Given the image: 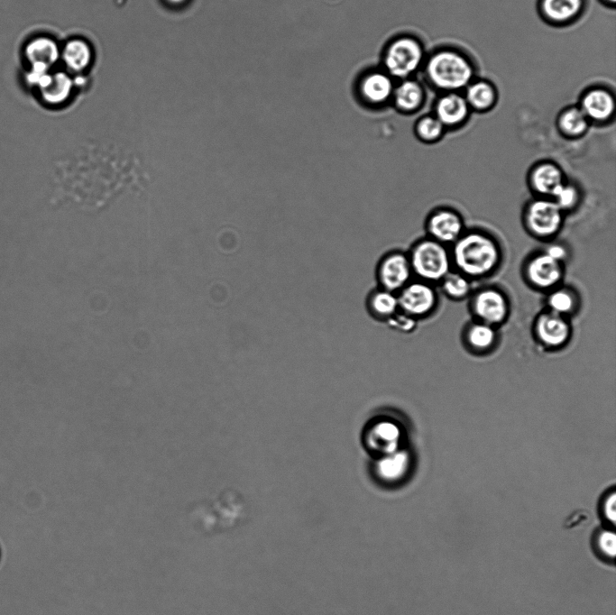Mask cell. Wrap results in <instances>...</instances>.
I'll return each instance as SVG.
<instances>
[{"label":"cell","mask_w":616,"mask_h":615,"mask_svg":"<svg viewBox=\"0 0 616 615\" xmlns=\"http://www.w3.org/2000/svg\"><path fill=\"white\" fill-rule=\"evenodd\" d=\"M425 75L428 83L441 93L462 92L476 78V66L464 50L442 46L426 60Z\"/></svg>","instance_id":"cell-1"},{"label":"cell","mask_w":616,"mask_h":615,"mask_svg":"<svg viewBox=\"0 0 616 615\" xmlns=\"http://www.w3.org/2000/svg\"><path fill=\"white\" fill-rule=\"evenodd\" d=\"M462 274L483 277L491 273L501 261L495 240L481 232L463 234L455 243L451 256Z\"/></svg>","instance_id":"cell-2"},{"label":"cell","mask_w":616,"mask_h":615,"mask_svg":"<svg viewBox=\"0 0 616 615\" xmlns=\"http://www.w3.org/2000/svg\"><path fill=\"white\" fill-rule=\"evenodd\" d=\"M408 252L413 276L433 283L441 281L451 271V255L443 243L423 238L411 246Z\"/></svg>","instance_id":"cell-3"},{"label":"cell","mask_w":616,"mask_h":615,"mask_svg":"<svg viewBox=\"0 0 616 615\" xmlns=\"http://www.w3.org/2000/svg\"><path fill=\"white\" fill-rule=\"evenodd\" d=\"M60 43L51 35L28 37L21 48L22 73L44 74L60 66Z\"/></svg>","instance_id":"cell-4"},{"label":"cell","mask_w":616,"mask_h":615,"mask_svg":"<svg viewBox=\"0 0 616 615\" xmlns=\"http://www.w3.org/2000/svg\"><path fill=\"white\" fill-rule=\"evenodd\" d=\"M76 90L73 76L61 67L43 74L31 89L37 100L50 109L65 107Z\"/></svg>","instance_id":"cell-5"},{"label":"cell","mask_w":616,"mask_h":615,"mask_svg":"<svg viewBox=\"0 0 616 615\" xmlns=\"http://www.w3.org/2000/svg\"><path fill=\"white\" fill-rule=\"evenodd\" d=\"M375 279L378 287L398 293L413 279L408 252L400 249L384 252L376 264Z\"/></svg>","instance_id":"cell-6"},{"label":"cell","mask_w":616,"mask_h":615,"mask_svg":"<svg viewBox=\"0 0 616 615\" xmlns=\"http://www.w3.org/2000/svg\"><path fill=\"white\" fill-rule=\"evenodd\" d=\"M424 57V49L418 40L403 37L395 41L388 49L385 65L393 76L406 78L420 67Z\"/></svg>","instance_id":"cell-7"},{"label":"cell","mask_w":616,"mask_h":615,"mask_svg":"<svg viewBox=\"0 0 616 615\" xmlns=\"http://www.w3.org/2000/svg\"><path fill=\"white\" fill-rule=\"evenodd\" d=\"M578 106L590 123L603 124L614 116L616 99L610 87L594 85L582 93Z\"/></svg>","instance_id":"cell-8"},{"label":"cell","mask_w":616,"mask_h":615,"mask_svg":"<svg viewBox=\"0 0 616 615\" xmlns=\"http://www.w3.org/2000/svg\"><path fill=\"white\" fill-rule=\"evenodd\" d=\"M562 210L551 199H536L526 211L529 230L538 236L548 237L556 234L562 225Z\"/></svg>","instance_id":"cell-9"},{"label":"cell","mask_w":616,"mask_h":615,"mask_svg":"<svg viewBox=\"0 0 616 615\" xmlns=\"http://www.w3.org/2000/svg\"><path fill=\"white\" fill-rule=\"evenodd\" d=\"M399 308L409 315L421 316L436 305L437 294L431 283L412 279L398 293Z\"/></svg>","instance_id":"cell-10"},{"label":"cell","mask_w":616,"mask_h":615,"mask_svg":"<svg viewBox=\"0 0 616 615\" xmlns=\"http://www.w3.org/2000/svg\"><path fill=\"white\" fill-rule=\"evenodd\" d=\"M90 42L81 37H71L60 43V65L72 76L86 75L94 61Z\"/></svg>","instance_id":"cell-11"},{"label":"cell","mask_w":616,"mask_h":615,"mask_svg":"<svg viewBox=\"0 0 616 615\" xmlns=\"http://www.w3.org/2000/svg\"><path fill=\"white\" fill-rule=\"evenodd\" d=\"M586 0H538L542 19L554 26H565L577 21L586 8Z\"/></svg>","instance_id":"cell-12"},{"label":"cell","mask_w":616,"mask_h":615,"mask_svg":"<svg viewBox=\"0 0 616 615\" xmlns=\"http://www.w3.org/2000/svg\"><path fill=\"white\" fill-rule=\"evenodd\" d=\"M429 237L445 244L455 243L462 234L464 223L461 216L450 209H437L427 220Z\"/></svg>","instance_id":"cell-13"},{"label":"cell","mask_w":616,"mask_h":615,"mask_svg":"<svg viewBox=\"0 0 616 615\" xmlns=\"http://www.w3.org/2000/svg\"><path fill=\"white\" fill-rule=\"evenodd\" d=\"M469 107L462 92H445L436 100L434 115L446 127L455 128L468 118Z\"/></svg>","instance_id":"cell-14"},{"label":"cell","mask_w":616,"mask_h":615,"mask_svg":"<svg viewBox=\"0 0 616 615\" xmlns=\"http://www.w3.org/2000/svg\"><path fill=\"white\" fill-rule=\"evenodd\" d=\"M526 272L533 285L539 289H549L562 278L561 262L542 252L530 259Z\"/></svg>","instance_id":"cell-15"},{"label":"cell","mask_w":616,"mask_h":615,"mask_svg":"<svg viewBox=\"0 0 616 615\" xmlns=\"http://www.w3.org/2000/svg\"><path fill=\"white\" fill-rule=\"evenodd\" d=\"M473 307L476 314L488 323L502 321L508 312L505 296L500 290L492 288L480 290L475 295Z\"/></svg>","instance_id":"cell-16"},{"label":"cell","mask_w":616,"mask_h":615,"mask_svg":"<svg viewBox=\"0 0 616 615\" xmlns=\"http://www.w3.org/2000/svg\"><path fill=\"white\" fill-rule=\"evenodd\" d=\"M400 436V427L393 422L384 420L370 428L366 439L372 451L385 455L398 450Z\"/></svg>","instance_id":"cell-17"},{"label":"cell","mask_w":616,"mask_h":615,"mask_svg":"<svg viewBox=\"0 0 616 615\" xmlns=\"http://www.w3.org/2000/svg\"><path fill=\"white\" fill-rule=\"evenodd\" d=\"M464 96L471 108L477 112L492 109L498 100L495 86L489 80L476 78L464 89Z\"/></svg>","instance_id":"cell-18"},{"label":"cell","mask_w":616,"mask_h":615,"mask_svg":"<svg viewBox=\"0 0 616 615\" xmlns=\"http://www.w3.org/2000/svg\"><path fill=\"white\" fill-rule=\"evenodd\" d=\"M538 337L549 346L563 344L569 335L567 323L556 313H547L539 317L537 322Z\"/></svg>","instance_id":"cell-19"},{"label":"cell","mask_w":616,"mask_h":615,"mask_svg":"<svg viewBox=\"0 0 616 615\" xmlns=\"http://www.w3.org/2000/svg\"><path fill=\"white\" fill-rule=\"evenodd\" d=\"M409 467V456L405 451L396 450L383 455L377 463L376 472L385 482L394 483L401 480Z\"/></svg>","instance_id":"cell-20"},{"label":"cell","mask_w":616,"mask_h":615,"mask_svg":"<svg viewBox=\"0 0 616 615\" xmlns=\"http://www.w3.org/2000/svg\"><path fill=\"white\" fill-rule=\"evenodd\" d=\"M530 182L538 193L551 197L554 191L564 183L563 172L556 164L543 162L533 169Z\"/></svg>","instance_id":"cell-21"},{"label":"cell","mask_w":616,"mask_h":615,"mask_svg":"<svg viewBox=\"0 0 616 615\" xmlns=\"http://www.w3.org/2000/svg\"><path fill=\"white\" fill-rule=\"evenodd\" d=\"M557 124L565 135L579 137L587 131L590 122L578 106H572L559 114Z\"/></svg>","instance_id":"cell-22"},{"label":"cell","mask_w":616,"mask_h":615,"mask_svg":"<svg viewBox=\"0 0 616 615\" xmlns=\"http://www.w3.org/2000/svg\"><path fill=\"white\" fill-rule=\"evenodd\" d=\"M424 96V89L418 82L406 80L395 91V103L402 111L412 112L421 106Z\"/></svg>","instance_id":"cell-23"},{"label":"cell","mask_w":616,"mask_h":615,"mask_svg":"<svg viewBox=\"0 0 616 615\" xmlns=\"http://www.w3.org/2000/svg\"><path fill=\"white\" fill-rule=\"evenodd\" d=\"M367 305L370 311L375 316L389 317L399 308L397 293L377 286L369 293Z\"/></svg>","instance_id":"cell-24"},{"label":"cell","mask_w":616,"mask_h":615,"mask_svg":"<svg viewBox=\"0 0 616 615\" xmlns=\"http://www.w3.org/2000/svg\"><path fill=\"white\" fill-rule=\"evenodd\" d=\"M392 84L384 74L372 73L362 83V93L365 99L372 104L384 102L391 93Z\"/></svg>","instance_id":"cell-25"},{"label":"cell","mask_w":616,"mask_h":615,"mask_svg":"<svg viewBox=\"0 0 616 615\" xmlns=\"http://www.w3.org/2000/svg\"><path fill=\"white\" fill-rule=\"evenodd\" d=\"M593 550L606 563L614 564L616 555V534L614 528L603 526L597 528L592 537Z\"/></svg>","instance_id":"cell-26"},{"label":"cell","mask_w":616,"mask_h":615,"mask_svg":"<svg viewBox=\"0 0 616 615\" xmlns=\"http://www.w3.org/2000/svg\"><path fill=\"white\" fill-rule=\"evenodd\" d=\"M445 129L442 123L434 115H425L417 122L415 132L421 141L431 142L439 139Z\"/></svg>","instance_id":"cell-27"},{"label":"cell","mask_w":616,"mask_h":615,"mask_svg":"<svg viewBox=\"0 0 616 615\" xmlns=\"http://www.w3.org/2000/svg\"><path fill=\"white\" fill-rule=\"evenodd\" d=\"M441 282L443 283L445 292L455 298L465 297L471 289L468 278L461 272L450 271Z\"/></svg>","instance_id":"cell-28"},{"label":"cell","mask_w":616,"mask_h":615,"mask_svg":"<svg viewBox=\"0 0 616 615\" xmlns=\"http://www.w3.org/2000/svg\"><path fill=\"white\" fill-rule=\"evenodd\" d=\"M551 197L562 211L569 210L577 203L579 193L575 186L564 182L554 191Z\"/></svg>","instance_id":"cell-29"},{"label":"cell","mask_w":616,"mask_h":615,"mask_svg":"<svg viewBox=\"0 0 616 615\" xmlns=\"http://www.w3.org/2000/svg\"><path fill=\"white\" fill-rule=\"evenodd\" d=\"M548 306L557 315L572 311L575 307V297L571 291L560 289L553 291L548 297Z\"/></svg>","instance_id":"cell-30"},{"label":"cell","mask_w":616,"mask_h":615,"mask_svg":"<svg viewBox=\"0 0 616 615\" xmlns=\"http://www.w3.org/2000/svg\"><path fill=\"white\" fill-rule=\"evenodd\" d=\"M495 334L493 329L487 325H475L468 334L470 344L480 349L488 348L494 342Z\"/></svg>","instance_id":"cell-31"},{"label":"cell","mask_w":616,"mask_h":615,"mask_svg":"<svg viewBox=\"0 0 616 615\" xmlns=\"http://www.w3.org/2000/svg\"><path fill=\"white\" fill-rule=\"evenodd\" d=\"M600 515L605 526L614 528L616 521V492L611 491L601 501Z\"/></svg>","instance_id":"cell-32"},{"label":"cell","mask_w":616,"mask_h":615,"mask_svg":"<svg viewBox=\"0 0 616 615\" xmlns=\"http://www.w3.org/2000/svg\"><path fill=\"white\" fill-rule=\"evenodd\" d=\"M544 252L559 262H563L567 255L565 247L560 243L550 244Z\"/></svg>","instance_id":"cell-33"},{"label":"cell","mask_w":616,"mask_h":615,"mask_svg":"<svg viewBox=\"0 0 616 615\" xmlns=\"http://www.w3.org/2000/svg\"><path fill=\"white\" fill-rule=\"evenodd\" d=\"M168 6L180 7L188 3V0H163Z\"/></svg>","instance_id":"cell-34"},{"label":"cell","mask_w":616,"mask_h":615,"mask_svg":"<svg viewBox=\"0 0 616 615\" xmlns=\"http://www.w3.org/2000/svg\"><path fill=\"white\" fill-rule=\"evenodd\" d=\"M603 5L609 7H614L616 0H600Z\"/></svg>","instance_id":"cell-35"}]
</instances>
